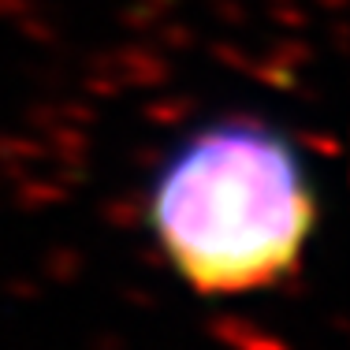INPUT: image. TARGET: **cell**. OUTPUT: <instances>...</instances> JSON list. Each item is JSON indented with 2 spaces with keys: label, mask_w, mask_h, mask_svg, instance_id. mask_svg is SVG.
I'll return each instance as SVG.
<instances>
[{
  "label": "cell",
  "mask_w": 350,
  "mask_h": 350,
  "mask_svg": "<svg viewBox=\"0 0 350 350\" xmlns=\"http://www.w3.org/2000/svg\"><path fill=\"white\" fill-rule=\"evenodd\" d=\"M146 231L202 298H250L302 265L317 187L298 142L261 116H213L164 149L142 198Z\"/></svg>",
  "instance_id": "cell-1"
}]
</instances>
